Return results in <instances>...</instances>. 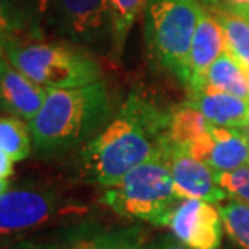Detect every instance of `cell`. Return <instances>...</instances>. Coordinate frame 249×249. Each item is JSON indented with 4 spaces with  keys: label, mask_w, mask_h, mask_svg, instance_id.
I'll use <instances>...</instances> for the list:
<instances>
[{
    "label": "cell",
    "mask_w": 249,
    "mask_h": 249,
    "mask_svg": "<svg viewBox=\"0 0 249 249\" xmlns=\"http://www.w3.org/2000/svg\"><path fill=\"white\" fill-rule=\"evenodd\" d=\"M13 162L15 160L0 148V178H8L13 174Z\"/></svg>",
    "instance_id": "27"
},
{
    "label": "cell",
    "mask_w": 249,
    "mask_h": 249,
    "mask_svg": "<svg viewBox=\"0 0 249 249\" xmlns=\"http://www.w3.org/2000/svg\"><path fill=\"white\" fill-rule=\"evenodd\" d=\"M8 249H53V248L40 245V243H34V241H23V243H18V245H15Z\"/></svg>",
    "instance_id": "28"
},
{
    "label": "cell",
    "mask_w": 249,
    "mask_h": 249,
    "mask_svg": "<svg viewBox=\"0 0 249 249\" xmlns=\"http://www.w3.org/2000/svg\"><path fill=\"white\" fill-rule=\"evenodd\" d=\"M219 211L227 236L238 248L249 249V204L231 198Z\"/></svg>",
    "instance_id": "20"
},
{
    "label": "cell",
    "mask_w": 249,
    "mask_h": 249,
    "mask_svg": "<svg viewBox=\"0 0 249 249\" xmlns=\"http://www.w3.org/2000/svg\"><path fill=\"white\" fill-rule=\"evenodd\" d=\"M167 227L190 249H219L222 245L224 224L220 211L209 201L182 199L169 217Z\"/></svg>",
    "instance_id": "8"
},
{
    "label": "cell",
    "mask_w": 249,
    "mask_h": 249,
    "mask_svg": "<svg viewBox=\"0 0 249 249\" xmlns=\"http://www.w3.org/2000/svg\"><path fill=\"white\" fill-rule=\"evenodd\" d=\"M215 180L229 198L249 204V166L227 172H215Z\"/></svg>",
    "instance_id": "22"
},
{
    "label": "cell",
    "mask_w": 249,
    "mask_h": 249,
    "mask_svg": "<svg viewBox=\"0 0 249 249\" xmlns=\"http://www.w3.org/2000/svg\"><path fill=\"white\" fill-rule=\"evenodd\" d=\"M81 211L53 188L24 185L0 195V236L40 229L56 217Z\"/></svg>",
    "instance_id": "6"
},
{
    "label": "cell",
    "mask_w": 249,
    "mask_h": 249,
    "mask_svg": "<svg viewBox=\"0 0 249 249\" xmlns=\"http://www.w3.org/2000/svg\"><path fill=\"white\" fill-rule=\"evenodd\" d=\"M209 123L203 114L187 102L169 109L167 121V140L169 145L185 150L192 143L211 129Z\"/></svg>",
    "instance_id": "14"
},
{
    "label": "cell",
    "mask_w": 249,
    "mask_h": 249,
    "mask_svg": "<svg viewBox=\"0 0 249 249\" xmlns=\"http://www.w3.org/2000/svg\"><path fill=\"white\" fill-rule=\"evenodd\" d=\"M0 148L15 161H23L33 153V135L24 119L0 116Z\"/></svg>",
    "instance_id": "18"
},
{
    "label": "cell",
    "mask_w": 249,
    "mask_h": 249,
    "mask_svg": "<svg viewBox=\"0 0 249 249\" xmlns=\"http://www.w3.org/2000/svg\"><path fill=\"white\" fill-rule=\"evenodd\" d=\"M246 76H248V81H249V68L246 70Z\"/></svg>",
    "instance_id": "33"
},
{
    "label": "cell",
    "mask_w": 249,
    "mask_h": 249,
    "mask_svg": "<svg viewBox=\"0 0 249 249\" xmlns=\"http://www.w3.org/2000/svg\"><path fill=\"white\" fill-rule=\"evenodd\" d=\"M204 7H220V0H201Z\"/></svg>",
    "instance_id": "29"
},
{
    "label": "cell",
    "mask_w": 249,
    "mask_h": 249,
    "mask_svg": "<svg viewBox=\"0 0 249 249\" xmlns=\"http://www.w3.org/2000/svg\"><path fill=\"white\" fill-rule=\"evenodd\" d=\"M220 7L249 21V0H220Z\"/></svg>",
    "instance_id": "25"
},
{
    "label": "cell",
    "mask_w": 249,
    "mask_h": 249,
    "mask_svg": "<svg viewBox=\"0 0 249 249\" xmlns=\"http://www.w3.org/2000/svg\"><path fill=\"white\" fill-rule=\"evenodd\" d=\"M19 2L26 8V12H28L37 23H40V19L49 17V12H50V7L53 0H19Z\"/></svg>",
    "instance_id": "24"
},
{
    "label": "cell",
    "mask_w": 249,
    "mask_h": 249,
    "mask_svg": "<svg viewBox=\"0 0 249 249\" xmlns=\"http://www.w3.org/2000/svg\"><path fill=\"white\" fill-rule=\"evenodd\" d=\"M243 130H245V134H246L248 140H249V123H248V125H246V127H245V129H243Z\"/></svg>",
    "instance_id": "32"
},
{
    "label": "cell",
    "mask_w": 249,
    "mask_h": 249,
    "mask_svg": "<svg viewBox=\"0 0 249 249\" xmlns=\"http://www.w3.org/2000/svg\"><path fill=\"white\" fill-rule=\"evenodd\" d=\"M224 29L227 52L240 63L243 70L249 68V21L229 12L224 7H206Z\"/></svg>",
    "instance_id": "17"
},
{
    "label": "cell",
    "mask_w": 249,
    "mask_h": 249,
    "mask_svg": "<svg viewBox=\"0 0 249 249\" xmlns=\"http://www.w3.org/2000/svg\"><path fill=\"white\" fill-rule=\"evenodd\" d=\"M164 158L169 164L174 185L182 199L196 198L215 204L229 198L225 190L217 183L215 172L206 162L172 145L167 146Z\"/></svg>",
    "instance_id": "9"
},
{
    "label": "cell",
    "mask_w": 249,
    "mask_h": 249,
    "mask_svg": "<svg viewBox=\"0 0 249 249\" xmlns=\"http://www.w3.org/2000/svg\"><path fill=\"white\" fill-rule=\"evenodd\" d=\"M148 249H190L188 246H185L177 236L174 235H164L160 240L155 241Z\"/></svg>",
    "instance_id": "26"
},
{
    "label": "cell",
    "mask_w": 249,
    "mask_h": 249,
    "mask_svg": "<svg viewBox=\"0 0 249 249\" xmlns=\"http://www.w3.org/2000/svg\"><path fill=\"white\" fill-rule=\"evenodd\" d=\"M102 203L124 219L167 227L169 217L182 201L164 155L129 171L102 196Z\"/></svg>",
    "instance_id": "4"
},
{
    "label": "cell",
    "mask_w": 249,
    "mask_h": 249,
    "mask_svg": "<svg viewBox=\"0 0 249 249\" xmlns=\"http://www.w3.org/2000/svg\"><path fill=\"white\" fill-rule=\"evenodd\" d=\"M225 50L227 45L224 29H222V26L214 15L203 5L192 40L187 77H185L183 82L188 92L204 87L206 74H208L209 68Z\"/></svg>",
    "instance_id": "11"
},
{
    "label": "cell",
    "mask_w": 249,
    "mask_h": 249,
    "mask_svg": "<svg viewBox=\"0 0 249 249\" xmlns=\"http://www.w3.org/2000/svg\"><path fill=\"white\" fill-rule=\"evenodd\" d=\"M8 34H5L3 31H0V55H3V44H5V39H7Z\"/></svg>",
    "instance_id": "31"
},
{
    "label": "cell",
    "mask_w": 249,
    "mask_h": 249,
    "mask_svg": "<svg viewBox=\"0 0 249 249\" xmlns=\"http://www.w3.org/2000/svg\"><path fill=\"white\" fill-rule=\"evenodd\" d=\"M214 172L249 166V140L243 129L211 127V145L204 161Z\"/></svg>",
    "instance_id": "13"
},
{
    "label": "cell",
    "mask_w": 249,
    "mask_h": 249,
    "mask_svg": "<svg viewBox=\"0 0 249 249\" xmlns=\"http://www.w3.org/2000/svg\"><path fill=\"white\" fill-rule=\"evenodd\" d=\"M47 19L71 44L111 53L109 0H53Z\"/></svg>",
    "instance_id": "7"
},
{
    "label": "cell",
    "mask_w": 249,
    "mask_h": 249,
    "mask_svg": "<svg viewBox=\"0 0 249 249\" xmlns=\"http://www.w3.org/2000/svg\"><path fill=\"white\" fill-rule=\"evenodd\" d=\"M0 31L28 39L39 34V23L26 12L19 0H0Z\"/></svg>",
    "instance_id": "19"
},
{
    "label": "cell",
    "mask_w": 249,
    "mask_h": 249,
    "mask_svg": "<svg viewBox=\"0 0 249 249\" xmlns=\"http://www.w3.org/2000/svg\"><path fill=\"white\" fill-rule=\"evenodd\" d=\"M187 103L195 107L209 123L220 127L245 129L249 123V102L236 95L203 87L188 92Z\"/></svg>",
    "instance_id": "12"
},
{
    "label": "cell",
    "mask_w": 249,
    "mask_h": 249,
    "mask_svg": "<svg viewBox=\"0 0 249 249\" xmlns=\"http://www.w3.org/2000/svg\"><path fill=\"white\" fill-rule=\"evenodd\" d=\"M49 89L36 84L5 55H0V113L24 121L34 119Z\"/></svg>",
    "instance_id": "10"
},
{
    "label": "cell",
    "mask_w": 249,
    "mask_h": 249,
    "mask_svg": "<svg viewBox=\"0 0 249 249\" xmlns=\"http://www.w3.org/2000/svg\"><path fill=\"white\" fill-rule=\"evenodd\" d=\"M8 190V180L7 178H0V195H3Z\"/></svg>",
    "instance_id": "30"
},
{
    "label": "cell",
    "mask_w": 249,
    "mask_h": 249,
    "mask_svg": "<svg viewBox=\"0 0 249 249\" xmlns=\"http://www.w3.org/2000/svg\"><path fill=\"white\" fill-rule=\"evenodd\" d=\"M113 118L107 81L82 87L50 89L45 102L29 121L33 150L40 158H53L84 145Z\"/></svg>",
    "instance_id": "2"
},
{
    "label": "cell",
    "mask_w": 249,
    "mask_h": 249,
    "mask_svg": "<svg viewBox=\"0 0 249 249\" xmlns=\"http://www.w3.org/2000/svg\"><path fill=\"white\" fill-rule=\"evenodd\" d=\"M169 111L139 90H132L119 111L79 151V174L108 188L139 164L164 155Z\"/></svg>",
    "instance_id": "1"
},
{
    "label": "cell",
    "mask_w": 249,
    "mask_h": 249,
    "mask_svg": "<svg viewBox=\"0 0 249 249\" xmlns=\"http://www.w3.org/2000/svg\"><path fill=\"white\" fill-rule=\"evenodd\" d=\"M148 0H109V26H111V55L119 60L124 52L127 37L145 12Z\"/></svg>",
    "instance_id": "16"
},
{
    "label": "cell",
    "mask_w": 249,
    "mask_h": 249,
    "mask_svg": "<svg viewBox=\"0 0 249 249\" xmlns=\"http://www.w3.org/2000/svg\"><path fill=\"white\" fill-rule=\"evenodd\" d=\"M3 55L29 79L49 90L89 86L103 76L97 58L76 44H47L7 36Z\"/></svg>",
    "instance_id": "3"
},
{
    "label": "cell",
    "mask_w": 249,
    "mask_h": 249,
    "mask_svg": "<svg viewBox=\"0 0 249 249\" xmlns=\"http://www.w3.org/2000/svg\"><path fill=\"white\" fill-rule=\"evenodd\" d=\"M204 87L222 90L249 102V81L246 71L227 50L209 68Z\"/></svg>",
    "instance_id": "15"
},
{
    "label": "cell",
    "mask_w": 249,
    "mask_h": 249,
    "mask_svg": "<svg viewBox=\"0 0 249 249\" xmlns=\"http://www.w3.org/2000/svg\"><path fill=\"white\" fill-rule=\"evenodd\" d=\"M109 249H148L140 227L116 230Z\"/></svg>",
    "instance_id": "23"
},
{
    "label": "cell",
    "mask_w": 249,
    "mask_h": 249,
    "mask_svg": "<svg viewBox=\"0 0 249 249\" xmlns=\"http://www.w3.org/2000/svg\"><path fill=\"white\" fill-rule=\"evenodd\" d=\"M116 230L103 229L97 224H84L72 230L56 249H109Z\"/></svg>",
    "instance_id": "21"
},
{
    "label": "cell",
    "mask_w": 249,
    "mask_h": 249,
    "mask_svg": "<svg viewBox=\"0 0 249 249\" xmlns=\"http://www.w3.org/2000/svg\"><path fill=\"white\" fill-rule=\"evenodd\" d=\"M203 3L201 0H148L145 39L153 56L185 82L190 49Z\"/></svg>",
    "instance_id": "5"
}]
</instances>
